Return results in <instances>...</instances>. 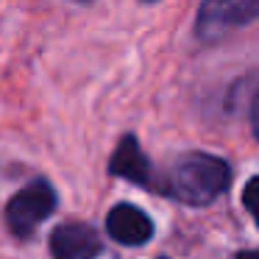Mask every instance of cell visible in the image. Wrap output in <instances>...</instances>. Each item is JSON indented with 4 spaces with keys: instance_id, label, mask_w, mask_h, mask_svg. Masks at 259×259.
I'll use <instances>...</instances> for the list:
<instances>
[{
    "instance_id": "obj_1",
    "label": "cell",
    "mask_w": 259,
    "mask_h": 259,
    "mask_svg": "<svg viewBox=\"0 0 259 259\" xmlns=\"http://www.w3.org/2000/svg\"><path fill=\"white\" fill-rule=\"evenodd\" d=\"M231 184V167L212 153H187L176 162L162 192L187 206H206Z\"/></svg>"
},
{
    "instance_id": "obj_2",
    "label": "cell",
    "mask_w": 259,
    "mask_h": 259,
    "mask_svg": "<svg viewBox=\"0 0 259 259\" xmlns=\"http://www.w3.org/2000/svg\"><path fill=\"white\" fill-rule=\"evenodd\" d=\"M59 206V195L48 179H34L14 192L6 203V226L17 240H28L36 231V226L45 223Z\"/></svg>"
},
{
    "instance_id": "obj_3",
    "label": "cell",
    "mask_w": 259,
    "mask_h": 259,
    "mask_svg": "<svg viewBox=\"0 0 259 259\" xmlns=\"http://www.w3.org/2000/svg\"><path fill=\"white\" fill-rule=\"evenodd\" d=\"M259 17V0H203L195 17V34L201 42H218L231 28Z\"/></svg>"
},
{
    "instance_id": "obj_4",
    "label": "cell",
    "mask_w": 259,
    "mask_h": 259,
    "mask_svg": "<svg viewBox=\"0 0 259 259\" xmlns=\"http://www.w3.org/2000/svg\"><path fill=\"white\" fill-rule=\"evenodd\" d=\"M53 259H95L103 253V240L98 229L84 220H67L51 231L48 240Z\"/></svg>"
},
{
    "instance_id": "obj_5",
    "label": "cell",
    "mask_w": 259,
    "mask_h": 259,
    "mask_svg": "<svg viewBox=\"0 0 259 259\" xmlns=\"http://www.w3.org/2000/svg\"><path fill=\"white\" fill-rule=\"evenodd\" d=\"M109 173L117 176V179L131 181V184L142 187V190H159L156 179H153V170H151V162L142 153V148H140L134 134H125L117 142L112 159H109Z\"/></svg>"
},
{
    "instance_id": "obj_6",
    "label": "cell",
    "mask_w": 259,
    "mask_h": 259,
    "mask_svg": "<svg viewBox=\"0 0 259 259\" xmlns=\"http://www.w3.org/2000/svg\"><path fill=\"white\" fill-rule=\"evenodd\" d=\"M106 231L120 245H145L153 237V220L134 203H117L106 214Z\"/></svg>"
},
{
    "instance_id": "obj_7",
    "label": "cell",
    "mask_w": 259,
    "mask_h": 259,
    "mask_svg": "<svg viewBox=\"0 0 259 259\" xmlns=\"http://www.w3.org/2000/svg\"><path fill=\"white\" fill-rule=\"evenodd\" d=\"M242 203H245V209L251 212V218L256 220V226H259V176H253L245 184V190H242Z\"/></svg>"
},
{
    "instance_id": "obj_8",
    "label": "cell",
    "mask_w": 259,
    "mask_h": 259,
    "mask_svg": "<svg viewBox=\"0 0 259 259\" xmlns=\"http://www.w3.org/2000/svg\"><path fill=\"white\" fill-rule=\"evenodd\" d=\"M251 125H253V134L259 137V95L253 98V106H251Z\"/></svg>"
},
{
    "instance_id": "obj_9",
    "label": "cell",
    "mask_w": 259,
    "mask_h": 259,
    "mask_svg": "<svg viewBox=\"0 0 259 259\" xmlns=\"http://www.w3.org/2000/svg\"><path fill=\"white\" fill-rule=\"evenodd\" d=\"M237 259H259V251H240Z\"/></svg>"
},
{
    "instance_id": "obj_10",
    "label": "cell",
    "mask_w": 259,
    "mask_h": 259,
    "mask_svg": "<svg viewBox=\"0 0 259 259\" xmlns=\"http://www.w3.org/2000/svg\"><path fill=\"white\" fill-rule=\"evenodd\" d=\"M73 3H84V6H87V3H95V0H73Z\"/></svg>"
},
{
    "instance_id": "obj_11",
    "label": "cell",
    "mask_w": 259,
    "mask_h": 259,
    "mask_svg": "<svg viewBox=\"0 0 259 259\" xmlns=\"http://www.w3.org/2000/svg\"><path fill=\"white\" fill-rule=\"evenodd\" d=\"M142 3H156V0H142Z\"/></svg>"
},
{
    "instance_id": "obj_12",
    "label": "cell",
    "mask_w": 259,
    "mask_h": 259,
    "mask_svg": "<svg viewBox=\"0 0 259 259\" xmlns=\"http://www.w3.org/2000/svg\"><path fill=\"white\" fill-rule=\"evenodd\" d=\"M159 259H167V256H159Z\"/></svg>"
}]
</instances>
